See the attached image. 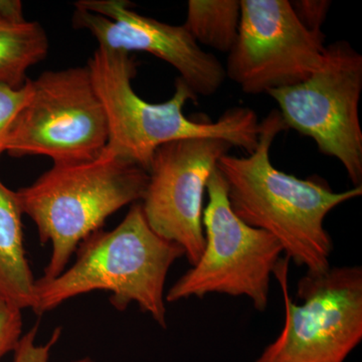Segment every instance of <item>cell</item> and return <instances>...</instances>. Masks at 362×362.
<instances>
[{
    "label": "cell",
    "instance_id": "8",
    "mask_svg": "<svg viewBox=\"0 0 362 362\" xmlns=\"http://www.w3.org/2000/svg\"><path fill=\"white\" fill-rule=\"evenodd\" d=\"M361 90L362 56L338 40L326 45L322 65L310 77L267 93L287 128L311 138L324 156L337 158L354 187H362Z\"/></svg>",
    "mask_w": 362,
    "mask_h": 362
},
{
    "label": "cell",
    "instance_id": "13",
    "mask_svg": "<svg viewBox=\"0 0 362 362\" xmlns=\"http://www.w3.org/2000/svg\"><path fill=\"white\" fill-rule=\"evenodd\" d=\"M49 42L37 21H0V85L20 89L28 69L44 61Z\"/></svg>",
    "mask_w": 362,
    "mask_h": 362
},
{
    "label": "cell",
    "instance_id": "7",
    "mask_svg": "<svg viewBox=\"0 0 362 362\" xmlns=\"http://www.w3.org/2000/svg\"><path fill=\"white\" fill-rule=\"evenodd\" d=\"M109 132L89 68L47 71L32 81V95L11 126L6 153L82 163L101 156Z\"/></svg>",
    "mask_w": 362,
    "mask_h": 362
},
{
    "label": "cell",
    "instance_id": "14",
    "mask_svg": "<svg viewBox=\"0 0 362 362\" xmlns=\"http://www.w3.org/2000/svg\"><path fill=\"white\" fill-rule=\"evenodd\" d=\"M240 21L239 0H189L183 26L197 44L230 52L237 40Z\"/></svg>",
    "mask_w": 362,
    "mask_h": 362
},
{
    "label": "cell",
    "instance_id": "4",
    "mask_svg": "<svg viewBox=\"0 0 362 362\" xmlns=\"http://www.w3.org/2000/svg\"><path fill=\"white\" fill-rule=\"evenodd\" d=\"M148 180L144 169L102 152L92 161L54 164L18 190L21 211L37 226L40 243L52 244L42 278L63 273L82 240L119 209L142 201Z\"/></svg>",
    "mask_w": 362,
    "mask_h": 362
},
{
    "label": "cell",
    "instance_id": "15",
    "mask_svg": "<svg viewBox=\"0 0 362 362\" xmlns=\"http://www.w3.org/2000/svg\"><path fill=\"white\" fill-rule=\"evenodd\" d=\"M32 95V80L20 89L0 85V158L6 153L7 137L11 126Z\"/></svg>",
    "mask_w": 362,
    "mask_h": 362
},
{
    "label": "cell",
    "instance_id": "12",
    "mask_svg": "<svg viewBox=\"0 0 362 362\" xmlns=\"http://www.w3.org/2000/svg\"><path fill=\"white\" fill-rule=\"evenodd\" d=\"M16 192L0 180V297L23 311L35 303V279L23 245Z\"/></svg>",
    "mask_w": 362,
    "mask_h": 362
},
{
    "label": "cell",
    "instance_id": "3",
    "mask_svg": "<svg viewBox=\"0 0 362 362\" xmlns=\"http://www.w3.org/2000/svg\"><path fill=\"white\" fill-rule=\"evenodd\" d=\"M75 263L56 278L35 280L33 311L42 315L71 298L97 291L111 293L110 303L125 311L131 303L168 327L164 286L170 267L185 250L157 235L141 204H132L114 230H99L81 242Z\"/></svg>",
    "mask_w": 362,
    "mask_h": 362
},
{
    "label": "cell",
    "instance_id": "6",
    "mask_svg": "<svg viewBox=\"0 0 362 362\" xmlns=\"http://www.w3.org/2000/svg\"><path fill=\"white\" fill-rule=\"evenodd\" d=\"M288 257L274 276L282 289L285 322L280 335L256 362H344L362 339V269L335 267L300 279L293 303Z\"/></svg>",
    "mask_w": 362,
    "mask_h": 362
},
{
    "label": "cell",
    "instance_id": "9",
    "mask_svg": "<svg viewBox=\"0 0 362 362\" xmlns=\"http://www.w3.org/2000/svg\"><path fill=\"white\" fill-rule=\"evenodd\" d=\"M239 33L226 75L250 95L299 84L322 65V32L298 21L288 0H240Z\"/></svg>",
    "mask_w": 362,
    "mask_h": 362
},
{
    "label": "cell",
    "instance_id": "2",
    "mask_svg": "<svg viewBox=\"0 0 362 362\" xmlns=\"http://www.w3.org/2000/svg\"><path fill=\"white\" fill-rule=\"evenodd\" d=\"M87 66L108 123L104 153L148 173L157 148L175 140L218 138L249 154L258 146L259 123L252 109H228L214 122L192 119L183 109L188 101L197 100V95L180 77L168 101L149 103L133 89L137 63L131 54L99 47Z\"/></svg>",
    "mask_w": 362,
    "mask_h": 362
},
{
    "label": "cell",
    "instance_id": "17",
    "mask_svg": "<svg viewBox=\"0 0 362 362\" xmlns=\"http://www.w3.org/2000/svg\"><path fill=\"white\" fill-rule=\"evenodd\" d=\"M21 337V310L0 297V358L13 352Z\"/></svg>",
    "mask_w": 362,
    "mask_h": 362
},
{
    "label": "cell",
    "instance_id": "16",
    "mask_svg": "<svg viewBox=\"0 0 362 362\" xmlns=\"http://www.w3.org/2000/svg\"><path fill=\"white\" fill-rule=\"evenodd\" d=\"M39 327L33 326L32 329L23 334L16 349L13 350V362H49V356L54 345L59 341L62 328H57L51 339L45 344H37V337ZM71 362H96L90 357H83Z\"/></svg>",
    "mask_w": 362,
    "mask_h": 362
},
{
    "label": "cell",
    "instance_id": "11",
    "mask_svg": "<svg viewBox=\"0 0 362 362\" xmlns=\"http://www.w3.org/2000/svg\"><path fill=\"white\" fill-rule=\"evenodd\" d=\"M74 6V28L88 30L100 47L153 54L173 66L197 96H211L225 82L221 62L204 52L185 26L136 13L126 0H80Z\"/></svg>",
    "mask_w": 362,
    "mask_h": 362
},
{
    "label": "cell",
    "instance_id": "18",
    "mask_svg": "<svg viewBox=\"0 0 362 362\" xmlns=\"http://www.w3.org/2000/svg\"><path fill=\"white\" fill-rule=\"evenodd\" d=\"M293 11L307 30L320 33L329 13L331 1L328 0H295L290 1Z\"/></svg>",
    "mask_w": 362,
    "mask_h": 362
},
{
    "label": "cell",
    "instance_id": "1",
    "mask_svg": "<svg viewBox=\"0 0 362 362\" xmlns=\"http://www.w3.org/2000/svg\"><path fill=\"white\" fill-rule=\"evenodd\" d=\"M288 129L278 110L259 123V143L249 156L221 157L216 168L226 181L228 199L245 223L278 240L286 257L307 273L329 270L333 243L324 221L333 209L362 194V187L333 192L325 180H300L275 168L274 140Z\"/></svg>",
    "mask_w": 362,
    "mask_h": 362
},
{
    "label": "cell",
    "instance_id": "19",
    "mask_svg": "<svg viewBox=\"0 0 362 362\" xmlns=\"http://www.w3.org/2000/svg\"><path fill=\"white\" fill-rule=\"evenodd\" d=\"M0 21L13 23L25 21L20 0H0Z\"/></svg>",
    "mask_w": 362,
    "mask_h": 362
},
{
    "label": "cell",
    "instance_id": "5",
    "mask_svg": "<svg viewBox=\"0 0 362 362\" xmlns=\"http://www.w3.org/2000/svg\"><path fill=\"white\" fill-rule=\"evenodd\" d=\"M202 226L204 247L195 265L168 290L165 301L175 303L209 294L247 297L259 312L266 310L272 275L283 247L277 239L240 220L228 199L226 181L218 168L207 181Z\"/></svg>",
    "mask_w": 362,
    "mask_h": 362
},
{
    "label": "cell",
    "instance_id": "10",
    "mask_svg": "<svg viewBox=\"0 0 362 362\" xmlns=\"http://www.w3.org/2000/svg\"><path fill=\"white\" fill-rule=\"evenodd\" d=\"M232 147L218 138H187L161 145L152 158L143 213L157 235L185 250L192 266L204 252L207 181Z\"/></svg>",
    "mask_w": 362,
    "mask_h": 362
}]
</instances>
